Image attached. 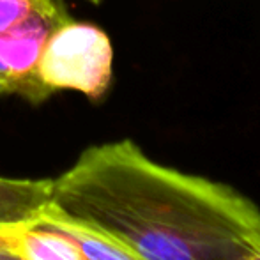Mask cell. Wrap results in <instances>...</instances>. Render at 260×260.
<instances>
[{
    "mask_svg": "<svg viewBox=\"0 0 260 260\" xmlns=\"http://www.w3.org/2000/svg\"><path fill=\"white\" fill-rule=\"evenodd\" d=\"M69 18L62 0H0V100H50L38 76L39 58L53 30Z\"/></svg>",
    "mask_w": 260,
    "mask_h": 260,
    "instance_id": "2",
    "label": "cell"
},
{
    "mask_svg": "<svg viewBox=\"0 0 260 260\" xmlns=\"http://www.w3.org/2000/svg\"><path fill=\"white\" fill-rule=\"evenodd\" d=\"M239 260H260V248H257V250H251L248 251L246 255H243Z\"/></svg>",
    "mask_w": 260,
    "mask_h": 260,
    "instance_id": "8",
    "label": "cell"
},
{
    "mask_svg": "<svg viewBox=\"0 0 260 260\" xmlns=\"http://www.w3.org/2000/svg\"><path fill=\"white\" fill-rule=\"evenodd\" d=\"M38 76L50 98L71 90L98 103L113 82L112 39L100 25L71 16L46 41Z\"/></svg>",
    "mask_w": 260,
    "mask_h": 260,
    "instance_id": "3",
    "label": "cell"
},
{
    "mask_svg": "<svg viewBox=\"0 0 260 260\" xmlns=\"http://www.w3.org/2000/svg\"><path fill=\"white\" fill-rule=\"evenodd\" d=\"M0 260H20L9 248H7V243L2 237V226H0Z\"/></svg>",
    "mask_w": 260,
    "mask_h": 260,
    "instance_id": "7",
    "label": "cell"
},
{
    "mask_svg": "<svg viewBox=\"0 0 260 260\" xmlns=\"http://www.w3.org/2000/svg\"><path fill=\"white\" fill-rule=\"evenodd\" d=\"M50 207L144 260H239L260 248V207L225 182L154 161L129 138L87 147Z\"/></svg>",
    "mask_w": 260,
    "mask_h": 260,
    "instance_id": "1",
    "label": "cell"
},
{
    "mask_svg": "<svg viewBox=\"0 0 260 260\" xmlns=\"http://www.w3.org/2000/svg\"><path fill=\"white\" fill-rule=\"evenodd\" d=\"M52 179L0 177V226L36 221L52 202Z\"/></svg>",
    "mask_w": 260,
    "mask_h": 260,
    "instance_id": "5",
    "label": "cell"
},
{
    "mask_svg": "<svg viewBox=\"0 0 260 260\" xmlns=\"http://www.w3.org/2000/svg\"><path fill=\"white\" fill-rule=\"evenodd\" d=\"M7 248L20 260H83L76 243L43 219L2 226Z\"/></svg>",
    "mask_w": 260,
    "mask_h": 260,
    "instance_id": "4",
    "label": "cell"
},
{
    "mask_svg": "<svg viewBox=\"0 0 260 260\" xmlns=\"http://www.w3.org/2000/svg\"><path fill=\"white\" fill-rule=\"evenodd\" d=\"M87 2H90V4H94V6H100L103 0H87Z\"/></svg>",
    "mask_w": 260,
    "mask_h": 260,
    "instance_id": "9",
    "label": "cell"
},
{
    "mask_svg": "<svg viewBox=\"0 0 260 260\" xmlns=\"http://www.w3.org/2000/svg\"><path fill=\"white\" fill-rule=\"evenodd\" d=\"M39 219L52 223L64 234H68L76 243L83 260H144L129 248L120 244L119 241L112 239L101 232H96L92 229H87L83 225H78V223L69 221L50 206L43 211Z\"/></svg>",
    "mask_w": 260,
    "mask_h": 260,
    "instance_id": "6",
    "label": "cell"
}]
</instances>
